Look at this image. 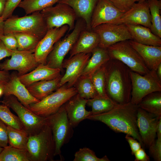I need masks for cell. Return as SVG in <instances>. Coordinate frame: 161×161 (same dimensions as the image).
I'll list each match as a JSON object with an SVG mask.
<instances>
[{
    "instance_id": "cell-1",
    "label": "cell",
    "mask_w": 161,
    "mask_h": 161,
    "mask_svg": "<svg viewBox=\"0 0 161 161\" xmlns=\"http://www.w3.org/2000/svg\"><path fill=\"white\" fill-rule=\"evenodd\" d=\"M137 105L130 101L123 104H117L111 110L95 115L87 119L101 122L114 131L129 134L144 145L137 124Z\"/></svg>"
},
{
    "instance_id": "cell-2",
    "label": "cell",
    "mask_w": 161,
    "mask_h": 161,
    "mask_svg": "<svg viewBox=\"0 0 161 161\" xmlns=\"http://www.w3.org/2000/svg\"><path fill=\"white\" fill-rule=\"evenodd\" d=\"M104 66L108 96L117 104L130 102L132 90L130 69L120 61L111 58Z\"/></svg>"
},
{
    "instance_id": "cell-3",
    "label": "cell",
    "mask_w": 161,
    "mask_h": 161,
    "mask_svg": "<svg viewBox=\"0 0 161 161\" xmlns=\"http://www.w3.org/2000/svg\"><path fill=\"white\" fill-rule=\"evenodd\" d=\"M26 150L30 161H54L55 143L47 123L38 133L29 136Z\"/></svg>"
},
{
    "instance_id": "cell-4",
    "label": "cell",
    "mask_w": 161,
    "mask_h": 161,
    "mask_svg": "<svg viewBox=\"0 0 161 161\" xmlns=\"http://www.w3.org/2000/svg\"><path fill=\"white\" fill-rule=\"evenodd\" d=\"M48 31L40 11L23 17L12 16L4 23V34L9 33H24L36 36L41 39Z\"/></svg>"
},
{
    "instance_id": "cell-5",
    "label": "cell",
    "mask_w": 161,
    "mask_h": 161,
    "mask_svg": "<svg viewBox=\"0 0 161 161\" xmlns=\"http://www.w3.org/2000/svg\"><path fill=\"white\" fill-rule=\"evenodd\" d=\"M77 93L75 87H69L64 84L39 102L30 105L29 109L38 115L46 117L56 112Z\"/></svg>"
},
{
    "instance_id": "cell-6",
    "label": "cell",
    "mask_w": 161,
    "mask_h": 161,
    "mask_svg": "<svg viewBox=\"0 0 161 161\" xmlns=\"http://www.w3.org/2000/svg\"><path fill=\"white\" fill-rule=\"evenodd\" d=\"M46 117V123L51 128L55 143V156H59L62 160L61 148L72 137L73 127L69 122L63 105L56 112Z\"/></svg>"
},
{
    "instance_id": "cell-7",
    "label": "cell",
    "mask_w": 161,
    "mask_h": 161,
    "mask_svg": "<svg viewBox=\"0 0 161 161\" xmlns=\"http://www.w3.org/2000/svg\"><path fill=\"white\" fill-rule=\"evenodd\" d=\"M107 50L111 59L120 61L133 71L144 75L150 70L129 40L115 44L108 47Z\"/></svg>"
},
{
    "instance_id": "cell-8",
    "label": "cell",
    "mask_w": 161,
    "mask_h": 161,
    "mask_svg": "<svg viewBox=\"0 0 161 161\" xmlns=\"http://www.w3.org/2000/svg\"><path fill=\"white\" fill-rule=\"evenodd\" d=\"M86 28L84 20L78 18L72 32L55 43L47 58L46 64L51 68L60 69L62 71L64 58L72 48L81 32Z\"/></svg>"
},
{
    "instance_id": "cell-9",
    "label": "cell",
    "mask_w": 161,
    "mask_h": 161,
    "mask_svg": "<svg viewBox=\"0 0 161 161\" xmlns=\"http://www.w3.org/2000/svg\"><path fill=\"white\" fill-rule=\"evenodd\" d=\"M2 102L16 113L29 136L38 133L46 123V117L39 116L26 107L13 95L4 96Z\"/></svg>"
},
{
    "instance_id": "cell-10",
    "label": "cell",
    "mask_w": 161,
    "mask_h": 161,
    "mask_svg": "<svg viewBox=\"0 0 161 161\" xmlns=\"http://www.w3.org/2000/svg\"><path fill=\"white\" fill-rule=\"evenodd\" d=\"M132 90L130 102L138 105L145 96L151 93L161 92V80L155 71L150 70L141 75L130 70Z\"/></svg>"
},
{
    "instance_id": "cell-11",
    "label": "cell",
    "mask_w": 161,
    "mask_h": 161,
    "mask_svg": "<svg viewBox=\"0 0 161 161\" xmlns=\"http://www.w3.org/2000/svg\"><path fill=\"white\" fill-rule=\"evenodd\" d=\"M57 3L55 6L46 8L40 12L48 30L67 25L69 27L68 32L74 29L78 18L73 10L69 5Z\"/></svg>"
},
{
    "instance_id": "cell-12",
    "label": "cell",
    "mask_w": 161,
    "mask_h": 161,
    "mask_svg": "<svg viewBox=\"0 0 161 161\" xmlns=\"http://www.w3.org/2000/svg\"><path fill=\"white\" fill-rule=\"evenodd\" d=\"M92 30L98 36V46L104 49L122 41L133 40L126 25L123 24H103Z\"/></svg>"
},
{
    "instance_id": "cell-13",
    "label": "cell",
    "mask_w": 161,
    "mask_h": 161,
    "mask_svg": "<svg viewBox=\"0 0 161 161\" xmlns=\"http://www.w3.org/2000/svg\"><path fill=\"white\" fill-rule=\"evenodd\" d=\"M91 55V53H81L64 60L62 68L66 69V71L61 77L58 88L66 83L69 87L75 85Z\"/></svg>"
},
{
    "instance_id": "cell-14",
    "label": "cell",
    "mask_w": 161,
    "mask_h": 161,
    "mask_svg": "<svg viewBox=\"0 0 161 161\" xmlns=\"http://www.w3.org/2000/svg\"><path fill=\"white\" fill-rule=\"evenodd\" d=\"M11 58L0 63V70L8 71L15 70L21 76L36 68L39 64L32 52L18 50L12 51Z\"/></svg>"
},
{
    "instance_id": "cell-15",
    "label": "cell",
    "mask_w": 161,
    "mask_h": 161,
    "mask_svg": "<svg viewBox=\"0 0 161 161\" xmlns=\"http://www.w3.org/2000/svg\"><path fill=\"white\" fill-rule=\"evenodd\" d=\"M160 119L161 117L138 108L137 124L144 146L148 148L155 140L157 128Z\"/></svg>"
},
{
    "instance_id": "cell-16",
    "label": "cell",
    "mask_w": 161,
    "mask_h": 161,
    "mask_svg": "<svg viewBox=\"0 0 161 161\" xmlns=\"http://www.w3.org/2000/svg\"><path fill=\"white\" fill-rule=\"evenodd\" d=\"M112 23L125 25H140L151 29V17L147 1L136 3Z\"/></svg>"
},
{
    "instance_id": "cell-17",
    "label": "cell",
    "mask_w": 161,
    "mask_h": 161,
    "mask_svg": "<svg viewBox=\"0 0 161 161\" xmlns=\"http://www.w3.org/2000/svg\"><path fill=\"white\" fill-rule=\"evenodd\" d=\"M69 29L68 26L64 25L48 30L39 41L34 52L35 60L39 64H46L47 58L54 44L64 36Z\"/></svg>"
},
{
    "instance_id": "cell-18",
    "label": "cell",
    "mask_w": 161,
    "mask_h": 161,
    "mask_svg": "<svg viewBox=\"0 0 161 161\" xmlns=\"http://www.w3.org/2000/svg\"><path fill=\"white\" fill-rule=\"evenodd\" d=\"M124 13L109 0H98L92 15L91 29L103 24L111 23L119 19Z\"/></svg>"
},
{
    "instance_id": "cell-19",
    "label": "cell",
    "mask_w": 161,
    "mask_h": 161,
    "mask_svg": "<svg viewBox=\"0 0 161 161\" xmlns=\"http://www.w3.org/2000/svg\"><path fill=\"white\" fill-rule=\"evenodd\" d=\"M4 96H14L28 109L30 105L39 101L30 94L26 87L20 81L18 74L16 73L11 75L9 80L4 84Z\"/></svg>"
},
{
    "instance_id": "cell-20",
    "label": "cell",
    "mask_w": 161,
    "mask_h": 161,
    "mask_svg": "<svg viewBox=\"0 0 161 161\" xmlns=\"http://www.w3.org/2000/svg\"><path fill=\"white\" fill-rule=\"evenodd\" d=\"M87 102V99L77 93L63 105L69 122L73 128L91 114V111L86 109Z\"/></svg>"
},
{
    "instance_id": "cell-21",
    "label": "cell",
    "mask_w": 161,
    "mask_h": 161,
    "mask_svg": "<svg viewBox=\"0 0 161 161\" xmlns=\"http://www.w3.org/2000/svg\"><path fill=\"white\" fill-rule=\"evenodd\" d=\"M61 70L49 67L46 64H39L32 71L18 76L21 82L27 87L38 81L53 79L61 76Z\"/></svg>"
},
{
    "instance_id": "cell-22",
    "label": "cell",
    "mask_w": 161,
    "mask_h": 161,
    "mask_svg": "<svg viewBox=\"0 0 161 161\" xmlns=\"http://www.w3.org/2000/svg\"><path fill=\"white\" fill-rule=\"evenodd\" d=\"M129 41L140 55L148 69L156 71L161 63V46L144 45L132 40Z\"/></svg>"
},
{
    "instance_id": "cell-23",
    "label": "cell",
    "mask_w": 161,
    "mask_h": 161,
    "mask_svg": "<svg viewBox=\"0 0 161 161\" xmlns=\"http://www.w3.org/2000/svg\"><path fill=\"white\" fill-rule=\"evenodd\" d=\"M98 0H61L58 3L66 4L74 10L78 18L85 22L86 29L92 30L91 22L92 15Z\"/></svg>"
},
{
    "instance_id": "cell-24",
    "label": "cell",
    "mask_w": 161,
    "mask_h": 161,
    "mask_svg": "<svg viewBox=\"0 0 161 161\" xmlns=\"http://www.w3.org/2000/svg\"><path fill=\"white\" fill-rule=\"evenodd\" d=\"M99 41L98 36L95 32L85 28L81 32L69 51L70 57L80 53H91L98 46Z\"/></svg>"
},
{
    "instance_id": "cell-25",
    "label": "cell",
    "mask_w": 161,
    "mask_h": 161,
    "mask_svg": "<svg viewBox=\"0 0 161 161\" xmlns=\"http://www.w3.org/2000/svg\"><path fill=\"white\" fill-rule=\"evenodd\" d=\"M133 40L144 45L161 46V39L151 29L140 25H126Z\"/></svg>"
},
{
    "instance_id": "cell-26",
    "label": "cell",
    "mask_w": 161,
    "mask_h": 161,
    "mask_svg": "<svg viewBox=\"0 0 161 161\" xmlns=\"http://www.w3.org/2000/svg\"><path fill=\"white\" fill-rule=\"evenodd\" d=\"M110 59L107 49L98 46L92 52L81 76L90 77Z\"/></svg>"
},
{
    "instance_id": "cell-27",
    "label": "cell",
    "mask_w": 161,
    "mask_h": 161,
    "mask_svg": "<svg viewBox=\"0 0 161 161\" xmlns=\"http://www.w3.org/2000/svg\"><path fill=\"white\" fill-rule=\"evenodd\" d=\"M61 77L35 82L26 87L34 97L40 101L58 88Z\"/></svg>"
},
{
    "instance_id": "cell-28",
    "label": "cell",
    "mask_w": 161,
    "mask_h": 161,
    "mask_svg": "<svg viewBox=\"0 0 161 161\" xmlns=\"http://www.w3.org/2000/svg\"><path fill=\"white\" fill-rule=\"evenodd\" d=\"M151 114L161 117V92H154L145 96L137 105Z\"/></svg>"
},
{
    "instance_id": "cell-29",
    "label": "cell",
    "mask_w": 161,
    "mask_h": 161,
    "mask_svg": "<svg viewBox=\"0 0 161 161\" xmlns=\"http://www.w3.org/2000/svg\"><path fill=\"white\" fill-rule=\"evenodd\" d=\"M116 104L108 96H97L87 99L86 105L92 108L91 115H95L109 111Z\"/></svg>"
},
{
    "instance_id": "cell-30",
    "label": "cell",
    "mask_w": 161,
    "mask_h": 161,
    "mask_svg": "<svg viewBox=\"0 0 161 161\" xmlns=\"http://www.w3.org/2000/svg\"><path fill=\"white\" fill-rule=\"evenodd\" d=\"M9 145L21 149H26L29 137L28 133L23 129H19L7 126Z\"/></svg>"
},
{
    "instance_id": "cell-31",
    "label": "cell",
    "mask_w": 161,
    "mask_h": 161,
    "mask_svg": "<svg viewBox=\"0 0 161 161\" xmlns=\"http://www.w3.org/2000/svg\"><path fill=\"white\" fill-rule=\"evenodd\" d=\"M151 17V30L154 34L161 38V0H148Z\"/></svg>"
},
{
    "instance_id": "cell-32",
    "label": "cell",
    "mask_w": 161,
    "mask_h": 161,
    "mask_svg": "<svg viewBox=\"0 0 161 161\" xmlns=\"http://www.w3.org/2000/svg\"><path fill=\"white\" fill-rule=\"evenodd\" d=\"M76 84L75 88L80 97L87 100L98 96L91 77L81 76Z\"/></svg>"
},
{
    "instance_id": "cell-33",
    "label": "cell",
    "mask_w": 161,
    "mask_h": 161,
    "mask_svg": "<svg viewBox=\"0 0 161 161\" xmlns=\"http://www.w3.org/2000/svg\"><path fill=\"white\" fill-rule=\"evenodd\" d=\"M0 161H30L26 149L15 148L10 145L3 148L0 153Z\"/></svg>"
},
{
    "instance_id": "cell-34",
    "label": "cell",
    "mask_w": 161,
    "mask_h": 161,
    "mask_svg": "<svg viewBox=\"0 0 161 161\" xmlns=\"http://www.w3.org/2000/svg\"><path fill=\"white\" fill-rule=\"evenodd\" d=\"M18 43L17 50L34 52L41 40L33 35L24 33H13Z\"/></svg>"
},
{
    "instance_id": "cell-35",
    "label": "cell",
    "mask_w": 161,
    "mask_h": 161,
    "mask_svg": "<svg viewBox=\"0 0 161 161\" xmlns=\"http://www.w3.org/2000/svg\"><path fill=\"white\" fill-rule=\"evenodd\" d=\"M61 0H23L18 7L23 9L26 14L36 11H41L43 9L53 6Z\"/></svg>"
},
{
    "instance_id": "cell-36",
    "label": "cell",
    "mask_w": 161,
    "mask_h": 161,
    "mask_svg": "<svg viewBox=\"0 0 161 161\" xmlns=\"http://www.w3.org/2000/svg\"><path fill=\"white\" fill-rule=\"evenodd\" d=\"M104 65L90 76L98 96H108L106 90V79Z\"/></svg>"
},
{
    "instance_id": "cell-37",
    "label": "cell",
    "mask_w": 161,
    "mask_h": 161,
    "mask_svg": "<svg viewBox=\"0 0 161 161\" xmlns=\"http://www.w3.org/2000/svg\"><path fill=\"white\" fill-rule=\"evenodd\" d=\"M0 119L7 126L17 129H24L18 117L13 114L9 108L5 104L0 105Z\"/></svg>"
},
{
    "instance_id": "cell-38",
    "label": "cell",
    "mask_w": 161,
    "mask_h": 161,
    "mask_svg": "<svg viewBox=\"0 0 161 161\" xmlns=\"http://www.w3.org/2000/svg\"><path fill=\"white\" fill-rule=\"evenodd\" d=\"M106 155L101 158L98 157L92 150L87 147L80 148L74 155L73 161H109Z\"/></svg>"
},
{
    "instance_id": "cell-39",
    "label": "cell",
    "mask_w": 161,
    "mask_h": 161,
    "mask_svg": "<svg viewBox=\"0 0 161 161\" xmlns=\"http://www.w3.org/2000/svg\"><path fill=\"white\" fill-rule=\"evenodd\" d=\"M22 0H7L1 18L5 21L12 16L13 13Z\"/></svg>"
},
{
    "instance_id": "cell-40",
    "label": "cell",
    "mask_w": 161,
    "mask_h": 161,
    "mask_svg": "<svg viewBox=\"0 0 161 161\" xmlns=\"http://www.w3.org/2000/svg\"><path fill=\"white\" fill-rule=\"evenodd\" d=\"M0 39L8 49L12 51L17 50V41L13 33L4 34Z\"/></svg>"
},
{
    "instance_id": "cell-41",
    "label": "cell",
    "mask_w": 161,
    "mask_h": 161,
    "mask_svg": "<svg viewBox=\"0 0 161 161\" xmlns=\"http://www.w3.org/2000/svg\"><path fill=\"white\" fill-rule=\"evenodd\" d=\"M148 148L150 155L155 161H161V138L155 140Z\"/></svg>"
},
{
    "instance_id": "cell-42",
    "label": "cell",
    "mask_w": 161,
    "mask_h": 161,
    "mask_svg": "<svg viewBox=\"0 0 161 161\" xmlns=\"http://www.w3.org/2000/svg\"><path fill=\"white\" fill-rule=\"evenodd\" d=\"M116 8L125 13L139 0H109Z\"/></svg>"
},
{
    "instance_id": "cell-43",
    "label": "cell",
    "mask_w": 161,
    "mask_h": 161,
    "mask_svg": "<svg viewBox=\"0 0 161 161\" xmlns=\"http://www.w3.org/2000/svg\"><path fill=\"white\" fill-rule=\"evenodd\" d=\"M7 126L0 119V147L4 148L8 143Z\"/></svg>"
},
{
    "instance_id": "cell-44",
    "label": "cell",
    "mask_w": 161,
    "mask_h": 161,
    "mask_svg": "<svg viewBox=\"0 0 161 161\" xmlns=\"http://www.w3.org/2000/svg\"><path fill=\"white\" fill-rule=\"evenodd\" d=\"M125 138L128 142L130 147L132 155L141 148L142 145L136 139L132 136L126 134Z\"/></svg>"
},
{
    "instance_id": "cell-45",
    "label": "cell",
    "mask_w": 161,
    "mask_h": 161,
    "mask_svg": "<svg viewBox=\"0 0 161 161\" xmlns=\"http://www.w3.org/2000/svg\"><path fill=\"white\" fill-rule=\"evenodd\" d=\"M135 161H149L150 159L144 150L141 148L136 151L134 154Z\"/></svg>"
},
{
    "instance_id": "cell-46",
    "label": "cell",
    "mask_w": 161,
    "mask_h": 161,
    "mask_svg": "<svg viewBox=\"0 0 161 161\" xmlns=\"http://www.w3.org/2000/svg\"><path fill=\"white\" fill-rule=\"evenodd\" d=\"M12 52L5 47L0 39V61L6 57L11 56Z\"/></svg>"
},
{
    "instance_id": "cell-47",
    "label": "cell",
    "mask_w": 161,
    "mask_h": 161,
    "mask_svg": "<svg viewBox=\"0 0 161 161\" xmlns=\"http://www.w3.org/2000/svg\"><path fill=\"white\" fill-rule=\"evenodd\" d=\"M10 77L8 71L0 70V84H4L8 82Z\"/></svg>"
},
{
    "instance_id": "cell-48",
    "label": "cell",
    "mask_w": 161,
    "mask_h": 161,
    "mask_svg": "<svg viewBox=\"0 0 161 161\" xmlns=\"http://www.w3.org/2000/svg\"><path fill=\"white\" fill-rule=\"evenodd\" d=\"M7 0H0V17L4 12Z\"/></svg>"
},
{
    "instance_id": "cell-49",
    "label": "cell",
    "mask_w": 161,
    "mask_h": 161,
    "mask_svg": "<svg viewBox=\"0 0 161 161\" xmlns=\"http://www.w3.org/2000/svg\"><path fill=\"white\" fill-rule=\"evenodd\" d=\"M4 21L0 17V39L4 35Z\"/></svg>"
},
{
    "instance_id": "cell-50",
    "label": "cell",
    "mask_w": 161,
    "mask_h": 161,
    "mask_svg": "<svg viewBox=\"0 0 161 161\" xmlns=\"http://www.w3.org/2000/svg\"><path fill=\"white\" fill-rule=\"evenodd\" d=\"M156 135L157 136V138H161V119L160 120L157 127Z\"/></svg>"
},
{
    "instance_id": "cell-51",
    "label": "cell",
    "mask_w": 161,
    "mask_h": 161,
    "mask_svg": "<svg viewBox=\"0 0 161 161\" xmlns=\"http://www.w3.org/2000/svg\"><path fill=\"white\" fill-rule=\"evenodd\" d=\"M156 72L157 76L161 80V63L158 65Z\"/></svg>"
},
{
    "instance_id": "cell-52",
    "label": "cell",
    "mask_w": 161,
    "mask_h": 161,
    "mask_svg": "<svg viewBox=\"0 0 161 161\" xmlns=\"http://www.w3.org/2000/svg\"><path fill=\"white\" fill-rule=\"evenodd\" d=\"M4 84H0V97L4 95Z\"/></svg>"
},
{
    "instance_id": "cell-53",
    "label": "cell",
    "mask_w": 161,
    "mask_h": 161,
    "mask_svg": "<svg viewBox=\"0 0 161 161\" xmlns=\"http://www.w3.org/2000/svg\"><path fill=\"white\" fill-rule=\"evenodd\" d=\"M148 0H139L138 2L142 3L145 1H148Z\"/></svg>"
},
{
    "instance_id": "cell-54",
    "label": "cell",
    "mask_w": 161,
    "mask_h": 161,
    "mask_svg": "<svg viewBox=\"0 0 161 161\" xmlns=\"http://www.w3.org/2000/svg\"><path fill=\"white\" fill-rule=\"evenodd\" d=\"M3 148L0 147V153L3 149Z\"/></svg>"
}]
</instances>
